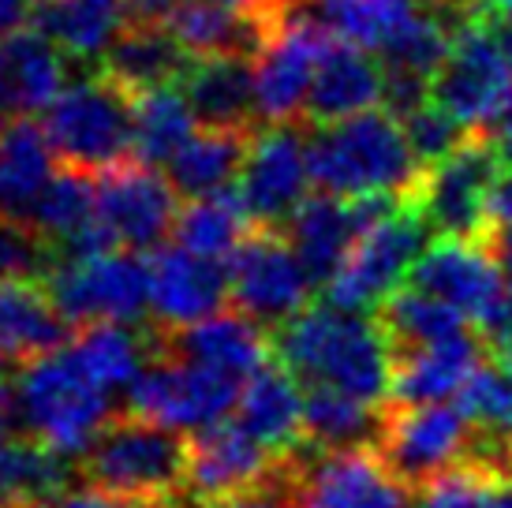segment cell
Masks as SVG:
<instances>
[{
    "instance_id": "6da1fadb",
    "label": "cell",
    "mask_w": 512,
    "mask_h": 508,
    "mask_svg": "<svg viewBox=\"0 0 512 508\" xmlns=\"http://www.w3.org/2000/svg\"><path fill=\"white\" fill-rule=\"evenodd\" d=\"M277 355L303 389H337L382 408L393 396V337L363 311L307 307L277 325Z\"/></svg>"
},
{
    "instance_id": "7a4b0ae2",
    "label": "cell",
    "mask_w": 512,
    "mask_h": 508,
    "mask_svg": "<svg viewBox=\"0 0 512 508\" xmlns=\"http://www.w3.org/2000/svg\"><path fill=\"white\" fill-rule=\"evenodd\" d=\"M311 169L314 184L344 198H412L423 180V161L389 109L314 127Z\"/></svg>"
},
{
    "instance_id": "3957f363",
    "label": "cell",
    "mask_w": 512,
    "mask_h": 508,
    "mask_svg": "<svg viewBox=\"0 0 512 508\" xmlns=\"http://www.w3.org/2000/svg\"><path fill=\"white\" fill-rule=\"evenodd\" d=\"M15 404L19 426L64 460L86 456L101 430L113 423V393L86 378V370L64 352V344L19 367Z\"/></svg>"
},
{
    "instance_id": "277c9868",
    "label": "cell",
    "mask_w": 512,
    "mask_h": 508,
    "mask_svg": "<svg viewBox=\"0 0 512 508\" xmlns=\"http://www.w3.org/2000/svg\"><path fill=\"white\" fill-rule=\"evenodd\" d=\"M430 221L415 198H397L370 217L329 277L326 299L344 311H378L412 277L419 254L427 251Z\"/></svg>"
},
{
    "instance_id": "5b68a950",
    "label": "cell",
    "mask_w": 512,
    "mask_h": 508,
    "mask_svg": "<svg viewBox=\"0 0 512 508\" xmlns=\"http://www.w3.org/2000/svg\"><path fill=\"white\" fill-rule=\"evenodd\" d=\"M45 135L64 165L101 172L131 157L135 94L98 71V79L64 86L45 109Z\"/></svg>"
},
{
    "instance_id": "8992f818",
    "label": "cell",
    "mask_w": 512,
    "mask_h": 508,
    "mask_svg": "<svg viewBox=\"0 0 512 508\" xmlns=\"http://www.w3.org/2000/svg\"><path fill=\"white\" fill-rule=\"evenodd\" d=\"M412 284L453 303L490 344L512 340V288L494 247L479 236H441L427 243L412 269Z\"/></svg>"
},
{
    "instance_id": "52a82bcc",
    "label": "cell",
    "mask_w": 512,
    "mask_h": 508,
    "mask_svg": "<svg viewBox=\"0 0 512 508\" xmlns=\"http://www.w3.org/2000/svg\"><path fill=\"white\" fill-rule=\"evenodd\" d=\"M131 247L60 254L49 266L45 288L68 325L128 322L150 314V262Z\"/></svg>"
},
{
    "instance_id": "ba28073f",
    "label": "cell",
    "mask_w": 512,
    "mask_h": 508,
    "mask_svg": "<svg viewBox=\"0 0 512 508\" xmlns=\"http://www.w3.org/2000/svg\"><path fill=\"white\" fill-rule=\"evenodd\" d=\"M430 94L468 131H490L498 124L512 101V49L486 15L456 27L453 49L430 79Z\"/></svg>"
},
{
    "instance_id": "9c48e42d",
    "label": "cell",
    "mask_w": 512,
    "mask_h": 508,
    "mask_svg": "<svg viewBox=\"0 0 512 508\" xmlns=\"http://www.w3.org/2000/svg\"><path fill=\"white\" fill-rule=\"evenodd\" d=\"M86 479L113 497H169L184 482L187 445L176 430L143 415L109 423L83 456Z\"/></svg>"
},
{
    "instance_id": "30bf717a",
    "label": "cell",
    "mask_w": 512,
    "mask_h": 508,
    "mask_svg": "<svg viewBox=\"0 0 512 508\" xmlns=\"http://www.w3.org/2000/svg\"><path fill=\"white\" fill-rule=\"evenodd\" d=\"M240 393L243 381L228 378L214 367H202L187 355L169 352L161 359H150L124 396H128L131 415H143L176 434H195L228 419L240 404Z\"/></svg>"
},
{
    "instance_id": "8fae6325",
    "label": "cell",
    "mask_w": 512,
    "mask_h": 508,
    "mask_svg": "<svg viewBox=\"0 0 512 508\" xmlns=\"http://www.w3.org/2000/svg\"><path fill=\"white\" fill-rule=\"evenodd\" d=\"M337 34L307 12L303 4H292L277 30L270 34L266 49L255 64V113L258 124H296L307 113L314 71L329 53Z\"/></svg>"
},
{
    "instance_id": "7c38bea8",
    "label": "cell",
    "mask_w": 512,
    "mask_h": 508,
    "mask_svg": "<svg viewBox=\"0 0 512 508\" xmlns=\"http://www.w3.org/2000/svg\"><path fill=\"white\" fill-rule=\"evenodd\" d=\"M505 157L486 131H471L456 150L427 165L415 202L441 236H483L490 228V191Z\"/></svg>"
},
{
    "instance_id": "4fadbf2b",
    "label": "cell",
    "mask_w": 512,
    "mask_h": 508,
    "mask_svg": "<svg viewBox=\"0 0 512 508\" xmlns=\"http://www.w3.org/2000/svg\"><path fill=\"white\" fill-rule=\"evenodd\" d=\"M228 299L262 325H285L307 311L318 288L314 273L281 232H247V240L228 254Z\"/></svg>"
},
{
    "instance_id": "5bb4252c",
    "label": "cell",
    "mask_w": 512,
    "mask_h": 508,
    "mask_svg": "<svg viewBox=\"0 0 512 508\" xmlns=\"http://www.w3.org/2000/svg\"><path fill=\"white\" fill-rule=\"evenodd\" d=\"M176 184L139 157L98 172V217L109 240L131 251H157L176 228Z\"/></svg>"
},
{
    "instance_id": "9a60e30c",
    "label": "cell",
    "mask_w": 512,
    "mask_h": 508,
    "mask_svg": "<svg viewBox=\"0 0 512 508\" xmlns=\"http://www.w3.org/2000/svg\"><path fill=\"white\" fill-rule=\"evenodd\" d=\"M311 184V135L296 124H266L251 139L236 191L255 225L277 228L288 225V217L311 198Z\"/></svg>"
},
{
    "instance_id": "2e32d148",
    "label": "cell",
    "mask_w": 512,
    "mask_h": 508,
    "mask_svg": "<svg viewBox=\"0 0 512 508\" xmlns=\"http://www.w3.org/2000/svg\"><path fill=\"white\" fill-rule=\"evenodd\" d=\"M408 479L370 445L326 449L292 486V508H408Z\"/></svg>"
},
{
    "instance_id": "e0dca14e",
    "label": "cell",
    "mask_w": 512,
    "mask_h": 508,
    "mask_svg": "<svg viewBox=\"0 0 512 508\" xmlns=\"http://www.w3.org/2000/svg\"><path fill=\"white\" fill-rule=\"evenodd\" d=\"M475 426L453 400H434V404H404L382 423V452L385 460L397 467L400 479L423 482L434 479L438 471L464 464L471 449Z\"/></svg>"
},
{
    "instance_id": "ac0fdd59",
    "label": "cell",
    "mask_w": 512,
    "mask_h": 508,
    "mask_svg": "<svg viewBox=\"0 0 512 508\" xmlns=\"http://www.w3.org/2000/svg\"><path fill=\"white\" fill-rule=\"evenodd\" d=\"M273 460L277 452L258 441L240 419H221L206 430H195L187 441L184 486L202 505L228 501L262 490V482L273 475Z\"/></svg>"
},
{
    "instance_id": "d6986e66",
    "label": "cell",
    "mask_w": 512,
    "mask_h": 508,
    "mask_svg": "<svg viewBox=\"0 0 512 508\" xmlns=\"http://www.w3.org/2000/svg\"><path fill=\"white\" fill-rule=\"evenodd\" d=\"M228 269L217 258L187 251L180 243L150 254V318L165 333H180L225 307Z\"/></svg>"
},
{
    "instance_id": "ffe728a7",
    "label": "cell",
    "mask_w": 512,
    "mask_h": 508,
    "mask_svg": "<svg viewBox=\"0 0 512 508\" xmlns=\"http://www.w3.org/2000/svg\"><path fill=\"white\" fill-rule=\"evenodd\" d=\"M389 202H397V198H344L333 195V191H322V195L307 198L288 217V240L314 273V281L326 284L337 273V266L344 262V254L352 251L363 225Z\"/></svg>"
},
{
    "instance_id": "44dd1931",
    "label": "cell",
    "mask_w": 512,
    "mask_h": 508,
    "mask_svg": "<svg viewBox=\"0 0 512 508\" xmlns=\"http://www.w3.org/2000/svg\"><path fill=\"white\" fill-rule=\"evenodd\" d=\"M486 337H471V329L453 337L400 348L393 367V396L400 404H434L456 400L471 374L483 367Z\"/></svg>"
},
{
    "instance_id": "7402d4cb",
    "label": "cell",
    "mask_w": 512,
    "mask_h": 508,
    "mask_svg": "<svg viewBox=\"0 0 512 508\" xmlns=\"http://www.w3.org/2000/svg\"><path fill=\"white\" fill-rule=\"evenodd\" d=\"M378 101H385V68L378 60H370V49L337 38L314 71L303 120L311 127L337 124L356 113H367Z\"/></svg>"
},
{
    "instance_id": "603a6c76",
    "label": "cell",
    "mask_w": 512,
    "mask_h": 508,
    "mask_svg": "<svg viewBox=\"0 0 512 508\" xmlns=\"http://www.w3.org/2000/svg\"><path fill=\"white\" fill-rule=\"evenodd\" d=\"M57 176V150L45 135V124L15 116L0 127V217L30 225L45 187Z\"/></svg>"
},
{
    "instance_id": "cb8c5ba5",
    "label": "cell",
    "mask_w": 512,
    "mask_h": 508,
    "mask_svg": "<svg viewBox=\"0 0 512 508\" xmlns=\"http://www.w3.org/2000/svg\"><path fill=\"white\" fill-rule=\"evenodd\" d=\"M68 340V318L34 277L0 281V374L53 352Z\"/></svg>"
},
{
    "instance_id": "d4e9b609",
    "label": "cell",
    "mask_w": 512,
    "mask_h": 508,
    "mask_svg": "<svg viewBox=\"0 0 512 508\" xmlns=\"http://www.w3.org/2000/svg\"><path fill=\"white\" fill-rule=\"evenodd\" d=\"M169 352L187 355L202 367H214L236 381H247L270 363V340L262 333V322L236 307V311H217L180 333H172Z\"/></svg>"
},
{
    "instance_id": "484cf974",
    "label": "cell",
    "mask_w": 512,
    "mask_h": 508,
    "mask_svg": "<svg viewBox=\"0 0 512 508\" xmlns=\"http://www.w3.org/2000/svg\"><path fill=\"white\" fill-rule=\"evenodd\" d=\"M303 411H307V389L292 370L281 363L266 367L243 381L236 419H240L258 441H266L277 456H288L299 441L307 438L303 430Z\"/></svg>"
},
{
    "instance_id": "4316f807",
    "label": "cell",
    "mask_w": 512,
    "mask_h": 508,
    "mask_svg": "<svg viewBox=\"0 0 512 508\" xmlns=\"http://www.w3.org/2000/svg\"><path fill=\"white\" fill-rule=\"evenodd\" d=\"M281 19L240 8H225L214 0H187L169 19V30L191 57H258Z\"/></svg>"
},
{
    "instance_id": "83f0119b",
    "label": "cell",
    "mask_w": 512,
    "mask_h": 508,
    "mask_svg": "<svg viewBox=\"0 0 512 508\" xmlns=\"http://www.w3.org/2000/svg\"><path fill=\"white\" fill-rule=\"evenodd\" d=\"M191 109L206 127H255V64L251 57H195L180 75Z\"/></svg>"
},
{
    "instance_id": "f1b7e54d",
    "label": "cell",
    "mask_w": 512,
    "mask_h": 508,
    "mask_svg": "<svg viewBox=\"0 0 512 508\" xmlns=\"http://www.w3.org/2000/svg\"><path fill=\"white\" fill-rule=\"evenodd\" d=\"M191 60L195 57L176 42V34L169 27H161V23H128L120 30V38L105 49V57L98 64L124 90L143 94V90H154V86L180 83V75L187 71Z\"/></svg>"
},
{
    "instance_id": "f546056e",
    "label": "cell",
    "mask_w": 512,
    "mask_h": 508,
    "mask_svg": "<svg viewBox=\"0 0 512 508\" xmlns=\"http://www.w3.org/2000/svg\"><path fill=\"white\" fill-rule=\"evenodd\" d=\"M251 139H255L251 127H206V131H195L172 154L165 172H169V180L184 198L225 191V187H232V180H240Z\"/></svg>"
},
{
    "instance_id": "4dcf8cb0",
    "label": "cell",
    "mask_w": 512,
    "mask_h": 508,
    "mask_svg": "<svg viewBox=\"0 0 512 508\" xmlns=\"http://www.w3.org/2000/svg\"><path fill=\"white\" fill-rule=\"evenodd\" d=\"M30 27L72 60H98L128 27V0H42Z\"/></svg>"
},
{
    "instance_id": "1f68e13d",
    "label": "cell",
    "mask_w": 512,
    "mask_h": 508,
    "mask_svg": "<svg viewBox=\"0 0 512 508\" xmlns=\"http://www.w3.org/2000/svg\"><path fill=\"white\" fill-rule=\"evenodd\" d=\"M299 4L344 42L363 45L370 53H385L419 15L449 0H299Z\"/></svg>"
},
{
    "instance_id": "d6a6232c",
    "label": "cell",
    "mask_w": 512,
    "mask_h": 508,
    "mask_svg": "<svg viewBox=\"0 0 512 508\" xmlns=\"http://www.w3.org/2000/svg\"><path fill=\"white\" fill-rule=\"evenodd\" d=\"M64 352L86 370V378L98 381L113 396L128 393L131 381L150 363V344L128 322L79 325V333L64 340Z\"/></svg>"
},
{
    "instance_id": "836d02e7",
    "label": "cell",
    "mask_w": 512,
    "mask_h": 508,
    "mask_svg": "<svg viewBox=\"0 0 512 508\" xmlns=\"http://www.w3.org/2000/svg\"><path fill=\"white\" fill-rule=\"evenodd\" d=\"M247 225H251V213L243 206L240 191L225 187L214 195L191 198L184 210L176 213L172 243H180V247L202 254V258L228 262V254L247 240Z\"/></svg>"
},
{
    "instance_id": "e575fe53",
    "label": "cell",
    "mask_w": 512,
    "mask_h": 508,
    "mask_svg": "<svg viewBox=\"0 0 512 508\" xmlns=\"http://www.w3.org/2000/svg\"><path fill=\"white\" fill-rule=\"evenodd\" d=\"M199 116L187 101L184 86L165 83L154 90L135 94V139H131V157L146 165H169L172 154L195 135Z\"/></svg>"
},
{
    "instance_id": "d590c367",
    "label": "cell",
    "mask_w": 512,
    "mask_h": 508,
    "mask_svg": "<svg viewBox=\"0 0 512 508\" xmlns=\"http://www.w3.org/2000/svg\"><path fill=\"white\" fill-rule=\"evenodd\" d=\"M68 486V460L42 441L12 438L0 445V508H42Z\"/></svg>"
},
{
    "instance_id": "8d00e7d4",
    "label": "cell",
    "mask_w": 512,
    "mask_h": 508,
    "mask_svg": "<svg viewBox=\"0 0 512 508\" xmlns=\"http://www.w3.org/2000/svg\"><path fill=\"white\" fill-rule=\"evenodd\" d=\"M303 430L318 449H344V445H370L382 434V419L378 404H367L359 396L337 389H307Z\"/></svg>"
},
{
    "instance_id": "74e56055",
    "label": "cell",
    "mask_w": 512,
    "mask_h": 508,
    "mask_svg": "<svg viewBox=\"0 0 512 508\" xmlns=\"http://www.w3.org/2000/svg\"><path fill=\"white\" fill-rule=\"evenodd\" d=\"M382 325H385V333L393 337V344H400V348L430 344V340L453 337V333L471 329V322L456 311L453 303H445L441 296L419 288V284L397 288L393 296L385 299Z\"/></svg>"
},
{
    "instance_id": "f35d334b",
    "label": "cell",
    "mask_w": 512,
    "mask_h": 508,
    "mask_svg": "<svg viewBox=\"0 0 512 508\" xmlns=\"http://www.w3.org/2000/svg\"><path fill=\"white\" fill-rule=\"evenodd\" d=\"M501 475L486 464H456L423 482L415 508H494Z\"/></svg>"
},
{
    "instance_id": "ab89813d",
    "label": "cell",
    "mask_w": 512,
    "mask_h": 508,
    "mask_svg": "<svg viewBox=\"0 0 512 508\" xmlns=\"http://www.w3.org/2000/svg\"><path fill=\"white\" fill-rule=\"evenodd\" d=\"M400 124H404V135H408L415 157H419L423 165L441 161L449 150H456V146L471 135L468 127L460 124V120H456L445 105H438L434 98H430L427 105H419L415 113L400 116Z\"/></svg>"
},
{
    "instance_id": "60d3db41",
    "label": "cell",
    "mask_w": 512,
    "mask_h": 508,
    "mask_svg": "<svg viewBox=\"0 0 512 508\" xmlns=\"http://www.w3.org/2000/svg\"><path fill=\"white\" fill-rule=\"evenodd\" d=\"M45 247L49 243L30 225L0 217V281H8V277H38L45 269Z\"/></svg>"
},
{
    "instance_id": "b9f144b4",
    "label": "cell",
    "mask_w": 512,
    "mask_h": 508,
    "mask_svg": "<svg viewBox=\"0 0 512 508\" xmlns=\"http://www.w3.org/2000/svg\"><path fill=\"white\" fill-rule=\"evenodd\" d=\"M42 508H120V505H116V497L109 490H101V486L90 482V486H64Z\"/></svg>"
},
{
    "instance_id": "7bdbcfd3",
    "label": "cell",
    "mask_w": 512,
    "mask_h": 508,
    "mask_svg": "<svg viewBox=\"0 0 512 508\" xmlns=\"http://www.w3.org/2000/svg\"><path fill=\"white\" fill-rule=\"evenodd\" d=\"M187 0H128V23H161L169 27V19Z\"/></svg>"
},
{
    "instance_id": "ee69618b",
    "label": "cell",
    "mask_w": 512,
    "mask_h": 508,
    "mask_svg": "<svg viewBox=\"0 0 512 508\" xmlns=\"http://www.w3.org/2000/svg\"><path fill=\"white\" fill-rule=\"evenodd\" d=\"M512 225V169L501 172L490 191V228Z\"/></svg>"
},
{
    "instance_id": "f6af8a7d",
    "label": "cell",
    "mask_w": 512,
    "mask_h": 508,
    "mask_svg": "<svg viewBox=\"0 0 512 508\" xmlns=\"http://www.w3.org/2000/svg\"><path fill=\"white\" fill-rule=\"evenodd\" d=\"M42 0H0V34H12L19 27H30Z\"/></svg>"
},
{
    "instance_id": "bcb514c9",
    "label": "cell",
    "mask_w": 512,
    "mask_h": 508,
    "mask_svg": "<svg viewBox=\"0 0 512 508\" xmlns=\"http://www.w3.org/2000/svg\"><path fill=\"white\" fill-rule=\"evenodd\" d=\"M15 426H19V404H15V385L0 378V445L15 438Z\"/></svg>"
},
{
    "instance_id": "7dc6e473",
    "label": "cell",
    "mask_w": 512,
    "mask_h": 508,
    "mask_svg": "<svg viewBox=\"0 0 512 508\" xmlns=\"http://www.w3.org/2000/svg\"><path fill=\"white\" fill-rule=\"evenodd\" d=\"M206 508H292V501L277 494H262V490H251V494H240V497H228V501H214V505Z\"/></svg>"
},
{
    "instance_id": "c3c4849f",
    "label": "cell",
    "mask_w": 512,
    "mask_h": 508,
    "mask_svg": "<svg viewBox=\"0 0 512 508\" xmlns=\"http://www.w3.org/2000/svg\"><path fill=\"white\" fill-rule=\"evenodd\" d=\"M214 4L240 8V12H255V15H270V19H281V15H285L296 0H214Z\"/></svg>"
},
{
    "instance_id": "681fc988",
    "label": "cell",
    "mask_w": 512,
    "mask_h": 508,
    "mask_svg": "<svg viewBox=\"0 0 512 508\" xmlns=\"http://www.w3.org/2000/svg\"><path fill=\"white\" fill-rule=\"evenodd\" d=\"M490 247L498 254L501 273H505V281H509V288H512V225L490 228Z\"/></svg>"
},
{
    "instance_id": "f907efd6",
    "label": "cell",
    "mask_w": 512,
    "mask_h": 508,
    "mask_svg": "<svg viewBox=\"0 0 512 508\" xmlns=\"http://www.w3.org/2000/svg\"><path fill=\"white\" fill-rule=\"evenodd\" d=\"M486 135L494 139V146H498V154L505 157V161H509V165H512V101H509V105H505V113L498 116V124L490 127Z\"/></svg>"
},
{
    "instance_id": "816d5d0a",
    "label": "cell",
    "mask_w": 512,
    "mask_h": 508,
    "mask_svg": "<svg viewBox=\"0 0 512 508\" xmlns=\"http://www.w3.org/2000/svg\"><path fill=\"white\" fill-rule=\"evenodd\" d=\"M120 508H172L169 497H128Z\"/></svg>"
},
{
    "instance_id": "f5cc1de1",
    "label": "cell",
    "mask_w": 512,
    "mask_h": 508,
    "mask_svg": "<svg viewBox=\"0 0 512 508\" xmlns=\"http://www.w3.org/2000/svg\"><path fill=\"white\" fill-rule=\"evenodd\" d=\"M483 15H498V19L512 23V0H486V12Z\"/></svg>"
},
{
    "instance_id": "db71d44e",
    "label": "cell",
    "mask_w": 512,
    "mask_h": 508,
    "mask_svg": "<svg viewBox=\"0 0 512 508\" xmlns=\"http://www.w3.org/2000/svg\"><path fill=\"white\" fill-rule=\"evenodd\" d=\"M494 508H512V475L498 482V494H494Z\"/></svg>"
},
{
    "instance_id": "11a10c76",
    "label": "cell",
    "mask_w": 512,
    "mask_h": 508,
    "mask_svg": "<svg viewBox=\"0 0 512 508\" xmlns=\"http://www.w3.org/2000/svg\"><path fill=\"white\" fill-rule=\"evenodd\" d=\"M498 352H501V367H505L512 374V340H509V344H501Z\"/></svg>"
}]
</instances>
